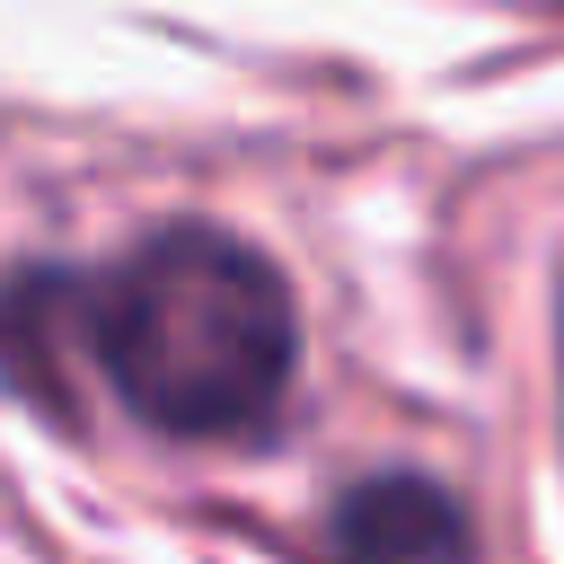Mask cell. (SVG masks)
Here are the masks:
<instances>
[{"instance_id":"6da1fadb","label":"cell","mask_w":564,"mask_h":564,"mask_svg":"<svg viewBox=\"0 0 564 564\" xmlns=\"http://www.w3.org/2000/svg\"><path fill=\"white\" fill-rule=\"evenodd\" d=\"M88 335L115 397L185 441H238L273 423L300 361V317L282 273L212 220L150 229L97 282Z\"/></svg>"},{"instance_id":"7a4b0ae2","label":"cell","mask_w":564,"mask_h":564,"mask_svg":"<svg viewBox=\"0 0 564 564\" xmlns=\"http://www.w3.org/2000/svg\"><path fill=\"white\" fill-rule=\"evenodd\" d=\"M335 546L352 564H467V520L432 476H370L335 502Z\"/></svg>"}]
</instances>
